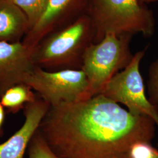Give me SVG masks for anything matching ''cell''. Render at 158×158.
Returning a JSON list of instances; mask_svg holds the SVG:
<instances>
[{"label": "cell", "mask_w": 158, "mask_h": 158, "mask_svg": "<svg viewBox=\"0 0 158 158\" xmlns=\"http://www.w3.org/2000/svg\"><path fill=\"white\" fill-rule=\"evenodd\" d=\"M156 127L98 94L51 107L38 131L60 158H128L134 143L151 142Z\"/></svg>", "instance_id": "6da1fadb"}, {"label": "cell", "mask_w": 158, "mask_h": 158, "mask_svg": "<svg viewBox=\"0 0 158 158\" xmlns=\"http://www.w3.org/2000/svg\"><path fill=\"white\" fill-rule=\"evenodd\" d=\"M94 37L90 18L85 14L42 40L32 51L34 64L48 71L81 69L85 51Z\"/></svg>", "instance_id": "7a4b0ae2"}, {"label": "cell", "mask_w": 158, "mask_h": 158, "mask_svg": "<svg viewBox=\"0 0 158 158\" xmlns=\"http://www.w3.org/2000/svg\"><path fill=\"white\" fill-rule=\"evenodd\" d=\"M87 14L94 30V43L108 34L151 38L155 32L153 12L139 0H90Z\"/></svg>", "instance_id": "3957f363"}, {"label": "cell", "mask_w": 158, "mask_h": 158, "mask_svg": "<svg viewBox=\"0 0 158 158\" xmlns=\"http://www.w3.org/2000/svg\"><path fill=\"white\" fill-rule=\"evenodd\" d=\"M132 37L108 34L85 51L81 70L89 81L88 99L99 94L108 81L129 64L134 56L130 49Z\"/></svg>", "instance_id": "277c9868"}, {"label": "cell", "mask_w": 158, "mask_h": 158, "mask_svg": "<svg viewBox=\"0 0 158 158\" xmlns=\"http://www.w3.org/2000/svg\"><path fill=\"white\" fill-rule=\"evenodd\" d=\"M146 49L138 51L129 64L110 79L99 94L117 104H121L131 114L145 115L152 119L158 128V107L145 94L140 64Z\"/></svg>", "instance_id": "5b68a950"}, {"label": "cell", "mask_w": 158, "mask_h": 158, "mask_svg": "<svg viewBox=\"0 0 158 158\" xmlns=\"http://www.w3.org/2000/svg\"><path fill=\"white\" fill-rule=\"evenodd\" d=\"M25 83L51 107L88 99L89 81L81 69L48 71L36 67Z\"/></svg>", "instance_id": "8992f818"}, {"label": "cell", "mask_w": 158, "mask_h": 158, "mask_svg": "<svg viewBox=\"0 0 158 158\" xmlns=\"http://www.w3.org/2000/svg\"><path fill=\"white\" fill-rule=\"evenodd\" d=\"M90 0H48L34 26L22 40L33 51L46 37L73 23L87 14Z\"/></svg>", "instance_id": "52a82bcc"}, {"label": "cell", "mask_w": 158, "mask_h": 158, "mask_svg": "<svg viewBox=\"0 0 158 158\" xmlns=\"http://www.w3.org/2000/svg\"><path fill=\"white\" fill-rule=\"evenodd\" d=\"M35 68L32 51L22 41H0V98L12 86L25 83Z\"/></svg>", "instance_id": "ba28073f"}, {"label": "cell", "mask_w": 158, "mask_h": 158, "mask_svg": "<svg viewBox=\"0 0 158 158\" xmlns=\"http://www.w3.org/2000/svg\"><path fill=\"white\" fill-rule=\"evenodd\" d=\"M50 107L38 95L36 101L25 106L23 124L8 140L0 144V158H23L30 142Z\"/></svg>", "instance_id": "9c48e42d"}, {"label": "cell", "mask_w": 158, "mask_h": 158, "mask_svg": "<svg viewBox=\"0 0 158 158\" xmlns=\"http://www.w3.org/2000/svg\"><path fill=\"white\" fill-rule=\"evenodd\" d=\"M29 30L28 19L10 0H0V41H21Z\"/></svg>", "instance_id": "30bf717a"}, {"label": "cell", "mask_w": 158, "mask_h": 158, "mask_svg": "<svg viewBox=\"0 0 158 158\" xmlns=\"http://www.w3.org/2000/svg\"><path fill=\"white\" fill-rule=\"evenodd\" d=\"M38 95L29 85L21 83L6 91L0 98V103L7 113L15 114L23 110L28 104L36 101Z\"/></svg>", "instance_id": "8fae6325"}, {"label": "cell", "mask_w": 158, "mask_h": 158, "mask_svg": "<svg viewBox=\"0 0 158 158\" xmlns=\"http://www.w3.org/2000/svg\"><path fill=\"white\" fill-rule=\"evenodd\" d=\"M25 14L29 23V29L39 19L48 0H10Z\"/></svg>", "instance_id": "7c38bea8"}, {"label": "cell", "mask_w": 158, "mask_h": 158, "mask_svg": "<svg viewBox=\"0 0 158 158\" xmlns=\"http://www.w3.org/2000/svg\"><path fill=\"white\" fill-rule=\"evenodd\" d=\"M28 148L29 158H61L51 149L38 130L32 138Z\"/></svg>", "instance_id": "4fadbf2b"}, {"label": "cell", "mask_w": 158, "mask_h": 158, "mask_svg": "<svg viewBox=\"0 0 158 158\" xmlns=\"http://www.w3.org/2000/svg\"><path fill=\"white\" fill-rule=\"evenodd\" d=\"M128 158H158V149L151 142H138L131 147Z\"/></svg>", "instance_id": "5bb4252c"}, {"label": "cell", "mask_w": 158, "mask_h": 158, "mask_svg": "<svg viewBox=\"0 0 158 158\" xmlns=\"http://www.w3.org/2000/svg\"><path fill=\"white\" fill-rule=\"evenodd\" d=\"M149 100L153 104L158 106V59L153 62L149 69Z\"/></svg>", "instance_id": "9a60e30c"}, {"label": "cell", "mask_w": 158, "mask_h": 158, "mask_svg": "<svg viewBox=\"0 0 158 158\" xmlns=\"http://www.w3.org/2000/svg\"><path fill=\"white\" fill-rule=\"evenodd\" d=\"M6 113L5 109L0 103V138L3 134V125L5 121Z\"/></svg>", "instance_id": "2e32d148"}, {"label": "cell", "mask_w": 158, "mask_h": 158, "mask_svg": "<svg viewBox=\"0 0 158 158\" xmlns=\"http://www.w3.org/2000/svg\"><path fill=\"white\" fill-rule=\"evenodd\" d=\"M139 1L142 4H143V5H147L148 4H149L151 2L158 1V0H139Z\"/></svg>", "instance_id": "e0dca14e"}]
</instances>
